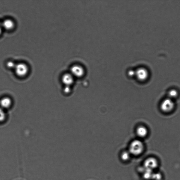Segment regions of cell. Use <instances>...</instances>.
Listing matches in <instances>:
<instances>
[{
	"instance_id": "17",
	"label": "cell",
	"mask_w": 180,
	"mask_h": 180,
	"mask_svg": "<svg viewBox=\"0 0 180 180\" xmlns=\"http://www.w3.org/2000/svg\"><path fill=\"white\" fill-rule=\"evenodd\" d=\"M70 86H66L64 90V92L66 93H70Z\"/></svg>"
},
{
	"instance_id": "2",
	"label": "cell",
	"mask_w": 180,
	"mask_h": 180,
	"mask_svg": "<svg viewBox=\"0 0 180 180\" xmlns=\"http://www.w3.org/2000/svg\"><path fill=\"white\" fill-rule=\"evenodd\" d=\"M174 103L171 99H165L162 102L161 105V108L163 112L168 113L171 112L174 108Z\"/></svg>"
},
{
	"instance_id": "13",
	"label": "cell",
	"mask_w": 180,
	"mask_h": 180,
	"mask_svg": "<svg viewBox=\"0 0 180 180\" xmlns=\"http://www.w3.org/2000/svg\"><path fill=\"white\" fill-rule=\"evenodd\" d=\"M6 114L4 110L0 107V122H2L5 120Z\"/></svg>"
},
{
	"instance_id": "14",
	"label": "cell",
	"mask_w": 180,
	"mask_h": 180,
	"mask_svg": "<svg viewBox=\"0 0 180 180\" xmlns=\"http://www.w3.org/2000/svg\"><path fill=\"white\" fill-rule=\"evenodd\" d=\"M178 95V92L177 90H172L170 91L168 93L169 98L172 99L175 98L177 97Z\"/></svg>"
},
{
	"instance_id": "10",
	"label": "cell",
	"mask_w": 180,
	"mask_h": 180,
	"mask_svg": "<svg viewBox=\"0 0 180 180\" xmlns=\"http://www.w3.org/2000/svg\"><path fill=\"white\" fill-rule=\"evenodd\" d=\"M137 133L139 137H143L146 136L148 133V131L145 127L139 126L137 129Z\"/></svg>"
},
{
	"instance_id": "11",
	"label": "cell",
	"mask_w": 180,
	"mask_h": 180,
	"mask_svg": "<svg viewBox=\"0 0 180 180\" xmlns=\"http://www.w3.org/2000/svg\"><path fill=\"white\" fill-rule=\"evenodd\" d=\"M131 153L129 151H124L121 153V159L125 161H128L130 159Z\"/></svg>"
},
{
	"instance_id": "9",
	"label": "cell",
	"mask_w": 180,
	"mask_h": 180,
	"mask_svg": "<svg viewBox=\"0 0 180 180\" xmlns=\"http://www.w3.org/2000/svg\"><path fill=\"white\" fill-rule=\"evenodd\" d=\"M3 28H4L6 30H11L13 28L14 23L13 22L11 19H7L1 23Z\"/></svg>"
},
{
	"instance_id": "16",
	"label": "cell",
	"mask_w": 180,
	"mask_h": 180,
	"mask_svg": "<svg viewBox=\"0 0 180 180\" xmlns=\"http://www.w3.org/2000/svg\"><path fill=\"white\" fill-rule=\"evenodd\" d=\"M16 64L13 61H9L7 63V66L8 68H15Z\"/></svg>"
},
{
	"instance_id": "5",
	"label": "cell",
	"mask_w": 180,
	"mask_h": 180,
	"mask_svg": "<svg viewBox=\"0 0 180 180\" xmlns=\"http://www.w3.org/2000/svg\"><path fill=\"white\" fill-rule=\"evenodd\" d=\"M135 72V75L139 80L141 81H145L148 78L149 75L148 72L144 68H139Z\"/></svg>"
},
{
	"instance_id": "8",
	"label": "cell",
	"mask_w": 180,
	"mask_h": 180,
	"mask_svg": "<svg viewBox=\"0 0 180 180\" xmlns=\"http://www.w3.org/2000/svg\"><path fill=\"white\" fill-rule=\"evenodd\" d=\"M12 104V101L8 97H5L0 101V107L4 110L9 108Z\"/></svg>"
},
{
	"instance_id": "12",
	"label": "cell",
	"mask_w": 180,
	"mask_h": 180,
	"mask_svg": "<svg viewBox=\"0 0 180 180\" xmlns=\"http://www.w3.org/2000/svg\"><path fill=\"white\" fill-rule=\"evenodd\" d=\"M153 171L145 169L143 173V177L146 179L149 180L152 179L153 174Z\"/></svg>"
},
{
	"instance_id": "1",
	"label": "cell",
	"mask_w": 180,
	"mask_h": 180,
	"mask_svg": "<svg viewBox=\"0 0 180 180\" xmlns=\"http://www.w3.org/2000/svg\"><path fill=\"white\" fill-rule=\"evenodd\" d=\"M143 149L144 146L143 143L140 140H136L131 143L129 151L131 155L137 156L143 153Z\"/></svg>"
},
{
	"instance_id": "3",
	"label": "cell",
	"mask_w": 180,
	"mask_h": 180,
	"mask_svg": "<svg viewBox=\"0 0 180 180\" xmlns=\"http://www.w3.org/2000/svg\"><path fill=\"white\" fill-rule=\"evenodd\" d=\"M143 165H144L145 169L153 171L154 170L156 169L158 167V161L155 158H149L146 160Z\"/></svg>"
},
{
	"instance_id": "15",
	"label": "cell",
	"mask_w": 180,
	"mask_h": 180,
	"mask_svg": "<svg viewBox=\"0 0 180 180\" xmlns=\"http://www.w3.org/2000/svg\"><path fill=\"white\" fill-rule=\"evenodd\" d=\"M162 176L160 173H153L152 179L153 180H161Z\"/></svg>"
},
{
	"instance_id": "6",
	"label": "cell",
	"mask_w": 180,
	"mask_h": 180,
	"mask_svg": "<svg viewBox=\"0 0 180 180\" xmlns=\"http://www.w3.org/2000/svg\"><path fill=\"white\" fill-rule=\"evenodd\" d=\"M72 75L76 77H81L83 75L84 71L82 66L78 65H75L71 68Z\"/></svg>"
},
{
	"instance_id": "4",
	"label": "cell",
	"mask_w": 180,
	"mask_h": 180,
	"mask_svg": "<svg viewBox=\"0 0 180 180\" xmlns=\"http://www.w3.org/2000/svg\"><path fill=\"white\" fill-rule=\"evenodd\" d=\"M16 74L20 77H23L27 75L28 72L27 66L23 63L16 64L15 68Z\"/></svg>"
},
{
	"instance_id": "18",
	"label": "cell",
	"mask_w": 180,
	"mask_h": 180,
	"mask_svg": "<svg viewBox=\"0 0 180 180\" xmlns=\"http://www.w3.org/2000/svg\"><path fill=\"white\" fill-rule=\"evenodd\" d=\"M135 72H133L132 70L129 72L128 74L129 76H132L134 75H135Z\"/></svg>"
},
{
	"instance_id": "7",
	"label": "cell",
	"mask_w": 180,
	"mask_h": 180,
	"mask_svg": "<svg viewBox=\"0 0 180 180\" xmlns=\"http://www.w3.org/2000/svg\"><path fill=\"white\" fill-rule=\"evenodd\" d=\"M62 81L66 86H70L73 83L74 78L72 74H66L63 76Z\"/></svg>"
},
{
	"instance_id": "19",
	"label": "cell",
	"mask_w": 180,
	"mask_h": 180,
	"mask_svg": "<svg viewBox=\"0 0 180 180\" xmlns=\"http://www.w3.org/2000/svg\"><path fill=\"white\" fill-rule=\"evenodd\" d=\"M2 28L3 27L2 26L1 23H0V35H1V33L2 29Z\"/></svg>"
}]
</instances>
